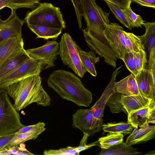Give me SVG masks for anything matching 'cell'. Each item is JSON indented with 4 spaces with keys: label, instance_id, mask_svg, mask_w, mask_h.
<instances>
[{
    "label": "cell",
    "instance_id": "21",
    "mask_svg": "<svg viewBox=\"0 0 155 155\" xmlns=\"http://www.w3.org/2000/svg\"><path fill=\"white\" fill-rule=\"evenodd\" d=\"M131 146L127 145L122 141L107 149H101L99 155H131L142 154Z\"/></svg>",
    "mask_w": 155,
    "mask_h": 155
},
{
    "label": "cell",
    "instance_id": "30",
    "mask_svg": "<svg viewBox=\"0 0 155 155\" xmlns=\"http://www.w3.org/2000/svg\"><path fill=\"white\" fill-rule=\"evenodd\" d=\"M40 0H5L6 7L11 10L22 8L33 10L38 5Z\"/></svg>",
    "mask_w": 155,
    "mask_h": 155
},
{
    "label": "cell",
    "instance_id": "8",
    "mask_svg": "<svg viewBox=\"0 0 155 155\" xmlns=\"http://www.w3.org/2000/svg\"><path fill=\"white\" fill-rule=\"evenodd\" d=\"M96 0H82V16L87 27H95L104 30L109 24V13L104 12L96 4Z\"/></svg>",
    "mask_w": 155,
    "mask_h": 155
},
{
    "label": "cell",
    "instance_id": "17",
    "mask_svg": "<svg viewBox=\"0 0 155 155\" xmlns=\"http://www.w3.org/2000/svg\"><path fill=\"white\" fill-rule=\"evenodd\" d=\"M152 100L140 93L131 95L122 94L121 97L122 103L127 111L128 115L133 111L149 107Z\"/></svg>",
    "mask_w": 155,
    "mask_h": 155
},
{
    "label": "cell",
    "instance_id": "36",
    "mask_svg": "<svg viewBox=\"0 0 155 155\" xmlns=\"http://www.w3.org/2000/svg\"><path fill=\"white\" fill-rule=\"evenodd\" d=\"M43 154L45 155H78L79 153L77 151L76 147L68 146L58 150H45Z\"/></svg>",
    "mask_w": 155,
    "mask_h": 155
},
{
    "label": "cell",
    "instance_id": "33",
    "mask_svg": "<svg viewBox=\"0 0 155 155\" xmlns=\"http://www.w3.org/2000/svg\"><path fill=\"white\" fill-rule=\"evenodd\" d=\"M111 11L117 19L125 26L130 30L132 27L129 25L126 17L122 10V8L119 6L108 1H105Z\"/></svg>",
    "mask_w": 155,
    "mask_h": 155
},
{
    "label": "cell",
    "instance_id": "26",
    "mask_svg": "<svg viewBox=\"0 0 155 155\" xmlns=\"http://www.w3.org/2000/svg\"><path fill=\"white\" fill-rule=\"evenodd\" d=\"M102 128L104 131L110 134H128L132 132L134 127L128 122H121L102 124Z\"/></svg>",
    "mask_w": 155,
    "mask_h": 155
},
{
    "label": "cell",
    "instance_id": "5",
    "mask_svg": "<svg viewBox=\"0 0 155 155\" xmlns=\"http://www.w3.org/2000/svg\"><path fill=\"white\" fill-rule=\"evenodd\" d=\"M6 91L0 89V136L15 134L25 126Z\"/></svg>",
    "mask_w": 155,
    "mask_h": 155
},
{
    "label": "cell",
    "instance_id": "29",
    "mask_svg": "<svg viewBox=\"0 0 155 155\" xmlns=\"http://www.w3.org/2000/svg\"><path fill=\"white\" fill-rule=\"evenodd\" d=\"M124 137L123 134L109 133L105 137L99 138L100 147L101 149H107L122 142Z\"/></svg>",
    "mask_w": 155,
    "mask_h": 155
},
{
    "label": "cell",
    "instance_id": "7",
    "mask_svg": "<svg viewBox=\"0 0 155 155\" xmlns=\"http://www.w3.org/2000/svg\"><path fill=\"white\" fill-rule=\"evenodd\" d=\"M44 69L43 63L30 58L13 71L0 80V89L26 78L34 75H39Z\"/></svg>",
    "mask_w": 155,
    "mask_h": 155
},
{
    "label": "cell",
    "instance_id": "32",
    "mask_svg": "<svg viewBox=\"0 0 155 155\" xmlns=\"http://www.w3.org/2000/svg\"><path fill=\"white\" fill-rule=\"evenodd\" d=\"M18 146H7L0 150V155L13 154L16 155H33L25 148V144Z\"/></svg>",
    "mask_w": 155,
    "mask_h": 155
},
{
    "label": "cell",
    "instance_id": "45",
    "mask_svg": "<svg viewBox=\"0 0 155 155\" xmlns=\"http://www.w3.org/2000/svg\"><path fill=\"white\" fill-rule=\"evenodd\" d=\"M5 7H6L5 0H0V10Z\"/></svg>",
    "mask_w": 155,
    "mask_h": 155
},
{
    "label": "cell",
    "instance_id": "15",
    "mask_svg": "<svg viewBox=\"0 0 155 155\" xmlns=\"http://www.w3.org/2000/svg\"><path fill=\"white\" fill-rule=\"evenodd\" d=\"M140 93L146 97L155 101V80L145 68L134 77Z\"/></svg>",
    "mask_w": 155,
    "mask_h": 155
},
{
    "label": "cell",
    "instance_id": "42",
    "mask_svg": "<svg viewBox=\"0 0 155 155\" xmlns=\"http://www.w3.org/2000/svg\"><path fill=\"white\" fill-rule=\"evenodd\" d=\"M117 5L122 8L130 7L132 0H104Z\"/></svg>",
    "mask_w": 155,
    "mask_h": 155
},
{
    "label": "cell",
    "instance_id": "39",
    "mask_svg": "<svg viewBox=\"0 0 155 155\" xmlns=\"http://www.w3.org/2000/svg\"><path fill=\"white\" fill-rule=\"evenodd\" d=\"M75 9V13L80 29L82 28V12L81 6L82 0H71Z\"/></svg>",
    "mask_w": 155,
    "mask_h": 155
},
{
    "label": "cell",
    "instance_id": "10",
    "mask_svg": "<svg viewBox=\"0 0 155 155\" xmlns=\"http://www.w3.org/2000/svg\"><path fill=\"white\" fill-rule=\"evenodd\" d=\"M59 43L54 41H48L43 45L36 48L25 50L31 59L42 61L44 69L54 66V62L58 55Z\"/></svg>",
    "mask_w": 155,
    "mask_h": 155
},
{
    "label": "cell",
    "instance_id": "18",
    "mask_svg": "<svg viewBox=\"0 0 155 155\" xmlns=\"http://www.w3.org/2000/svg\"><path fill=\"white\" fill-rule=\"evenodd\" d=\"M29 58L25 50L24 49L8 59L0 67V80Z\"/></svg>",
    "mask_w": 155,
    "mask_h": 155
},
{
    "label": "cell",
    "instance_id": "44",
    "mask_svg": "<svg viewBox=\"0 0 155 155\" xmlns=\"http://www.w3.org/2000/svg\"><path fill=\"white\" fill-rule=\"evenodd\" d=\"M140 5L155 8V0H132Z\"/></svg>",
    "mask_w": 155,
    "mask_h": 155
},
{
    "label": "cell",
    "instance_id": "19",
    "mask_svg": "<svg viewBox=\"0 0 155 155\" xmlns=\"http://www.w3.org/2000/svg\"><path fill=\"white\" fill-rule=\"evenodd\" d=\"M115 92L126 95H136L140 94L137 83L134 75H130L115 84Z\"/></svg>",
    "mask_w": 155,
    "mask_h": 155
},
{
    "label": "cell",
    "instance_id": "38",
    "mask_svg": "<svg viewBox=\"0 0 155 155\" xmlns=\"http://www.w3.org/2000/svg\"><path fill=\"white\" fill-rule=\"evenodd\" d=\"M149 58L148 62L147 70L155 80V47H153L149 51Z\"/></svg>",
    "mask_w": 155,
    "mask_h": 155
},
{
    "label": "cell",
    "instance_id": "40",
    "mask_svg": "<svg viewBox=\"0 0 155 155\" xmlns=\"http://www.w3.org/2000/svg\"><path fill=\"white\" fill-rule=\"evenodd\" d=\"M45 124L43 122H39L37 124L33 125L25 126L21 128L16 132L15 134H19L28 132L35 129L45 127Z\"/></svg>",
    "mask_w": 155,
    "mask_h": 155
},
{
    "label": "cell",
    "instance_id": "16",
    "mask_svg": "<svg viewBox=\"0 0 155 155\" xmlns=\"http://www.w3.org/2000/svg\"><path fill=\"white\" fill-rule=\"evenodd\" d=\"M138 128L134 127L133 130L126 140L125 143L131 146L145 143L155 138V126H150L148 122Z\"/></svg>",
    "mask_w": 155,
    "mask_h": 155
},
{
    "label": "cell",
    "instance_id": "43",
    "mask_svg": "<svg viewBox=\"0 0 155 155\" xmlns=\"http://www.w3.org/2000/svg\"><path fill=\"white\" fill-rule=\"evenodd\" d=\"M15 135V134L9 135L0 136V150L7 147V145Z\"/></svg>",
    "mask_w": 155,
    "mask_h": 155
},
{
    "label": "cell",
    "instance_id": "35",
    "mask_svg": "<svg viewBox=\"0 0 155 155\" xmlns=\"http://www.w3.org/2000/svg\"><path fill=\"white\" fill-rule=\"evenodd\" d=\"M121 60L124 62L127 69L135 77L136 72L134 52L129 51L125 53Z\"/></svg>",
    "mask_w": 155,
    "mask_h": 155
},
{
    "label": "cell",
    "instance_id": "25",
    "mask_svg": "<svg viewBox=\"0 0 155 155\" xmlns=\"http://www.w3.org/2000/svg\"><path fill=\"white\" fill-rule=\"evenodd\" d=\"M149 107L143 108L130 113L127 115V122L134 127H140L146 123L147 120L150 110Z\"/></svg>",
    "mask_w": 155,
    "mask_h": 155
},
{
    "label": "cell",
    "instance_id": "27",
    "mask_svg": "<svg viewBox=\"0 0 155 155\" xmlns=\"http://www.w3.org/2000/svg\"><path fill=\"white\" fill-rule=\"evenodd\" d=\"M125 43L128 49L134 52H137L141 50H145L139 36L123 31Z\"/></svg>",
    "mask_w": 155,
    "mask_h": 155
},
{
    "label": "cell",
    "instance_id": "11",
    "mask_svg": "<svg viewBox=\"0 0 155 155\" xmlns=\"http://www.w3.org/2000/svg\"><path fill=\"white\" fill-rule=\"evenodd\" d=\"M123 28L116 23L107 25L104 31L106 37L119 53L121 59L129 50L126 46Z\"/></svg>",
    "mask_w": 155,
    "mask_h": 155
},
{
    "label": "cell",
    "instance_id": "2",
    "mask_svg": "<svg viewBox=\"0 0 155 155\" xmlns=\"http://www.w3.org/2000/svg\"><path fill=\"white\" fill-rule=\"evenodd\" d=\"M42 80L39 75L32 76L10 84L4 89L12 98L13 105L18 112L34 103L44 107L50 104L51 98L41 85Z\"/></svg>",
    "mask_w": 155,
    "mask_h": 155
},
{
    "label": "cell",
    "instance_id": "24",
    "mask_svg": "<svg viewBox=\"0 0 155 155\" xmlns=\"http://www.w3.org/2000/svg\"><path fill=\"white\" fill-rule=\"evenodd\" d=\"M143 25L145 29V33L139 36L145 49L149 51L153 47H155V22L144 23Z\"/></svg>",
    "mask_w": 155,
    "mask_h": 155
},
{
    "label": "cell",
    "instance_id": "20",
    "mask_svg": "<svg viewBox=\"0 0 155 155\" xmlns=\"http://www.w3.org/2000/svg\"><path fill=\"white\" fill-rule=\"evenodd\" d=\"M78 50L84 70L86 73L89 72L93 76H97L95 64L99 61V57H96L93 51L86 52L82 50L78 46Z\"/></svg>",
    "mask_w": 155,
    "mask_h": 155
},
{
    "label": "cell",
    "instance_id": "9",
    "mask_svg": "<svg viewBox=\"0 0 155 155\" xmlns=\"http://www.w3.org/2000/svg\"><path fill=\"white\" fill-rule=\"evenodd\" d=\"M73 127L81 130L83 133L93 136L102 129L103 120L95 118L90 109H79L73 115Z\"/></svg>",
    "mask_w": 155,
    "mask_h": 155
},
{
    "label": "cell",
    "instance_id": "31",
    "mask_svg": "<svg viewBox=\"0 0 155 155\" xmlns=\"http://www.w3.org/2000/svg\"><path fill=\"white\" fill-rule=\"evenodd\" d=\"M122 10L132 28H141L142 25H144L145 21L141 17L133 12L130 6L122 8Z\"/></svg>",
    "mask_w": 155,
    "mask_h": 155
},
{
    "label": "cell",
    "instance_id": "23",
    "mask_svg": "<svg viewBox=\"0 0 155 155\" xmlns=\"http://www.w3.org/2000/svg\"><path fill=\"white\" fill-rule=\"evenodd\" d=\"M45 130V127L35 129L32 130L19 134H15L8 143L7 146H19L26 141L36 139L38 136Z\"/></svg>",
    "mask_w": 155,
    "mask_h": 155
},
{
    "label": "cell",
    "instance_id": "4",
    "mask_svg": "<svg viewBox=\"0 0 155 155\" xmlns=\"http://www.w3.org/2000/svg\"><path fill=\"white\" fill-rule=\"evenodd\" d=\"M27 25L65 29V23L60 8L50 3H40L35 9L26 14Z\"/></svg>",
    "mask_w": 155,
    "mask_h": 155
},
{
    "label": "cell",
    "instance_id": "37",
    "mask_svg": "<svg viewBox=\"0 0 155 155\" xmlns=\"http://www.w3.org/2000/svg\"><path fill=\"white\" fill-rule=\"evenodd\" d=\"M83 136L80 141V144L78 147H76V150L78 152L80 153L82 151L94 146H100V143L98 140L93 143L87 144V139L90 136L87 133H83Z\"/></svg>",
    "mask_w": 155,
    "mask_h": 155
},
{
    "label": "cell",
    "instance_id": "3",
    "mask_svg": "<svg viewBox=\"0 0 155 155\" xmlns=\"http://www.w3.org/2000/svg\"><path fill=\"white\" fill-rule=\"evenodd\" d=\"M104 30L95 27L83 30L85 40L92 51L103 57L107 64L115 68L120 57L105 35Z\"/></svg>",
    "mask_w": 155,
    "mask_h": 155
},
{
    "label": "cell",
    "instance_id": "22",
    "mask_svg": "<svg viewBox=\"0 0 155 155\" xmlns=\"http://www.w3.org/2000/svg\"><path fill=\"white\" fill-rule=\"evenodd\" d=\"M27 25L31 31L36 35L37 38L46 40L49 38L56 39L61 33L62 29L43 26Z\"/></svg>",
    "mask_w": 155,
    "mask_h": 155
},
{
    "label": "cell",
    "instance_id": "12",
    "mask_svg": "<svg viewBox=\"0 0 155 155\" xmlns=\"http://www.w3.org/2000/svg\"><path fill=\"white\" fill-rule=\"evenodd\" d=\"M24 23L15 10H12L10 16L5 20H2L0 17V42L14 36H22L21 28Z\"/></svg>",
    "mask_w": 155,
    "mask_h": 155
},
{
    "label": "cell",
    "instance_id": "34",
    "mask_svg": "<svg viewBox=\"0 0 155 155\" xmlns=\"http://www.w3.org/2000/svg\"><path fill=\"white\" fill-rule=\"evenodd\" d=\"M134 55L137 76L145 68L147 62V54L144 50L142 49L137 52H134Z\"/></svg>",
    "mask_w": 155,
    "mask_h": 155
},
{
    "label": "cell",
    "instance_id": "1",
    "mask_svg": "<svg viewBox=\"0 0 155 155\" xmlns=\"http://www.w3.org/2000/svg\"><path fill=\"white\" fill-rule=\"evenodd\" d=\"M49 87L62 98L78 106L88 107L92 101L91 92L74 74L63 70L53 71L47 80Z\"/></svg>",
    "mask_w": 155,
    "mask_h": 155
},
{
    "label": "cell",
    "instance_id": "14",
    "mask_svg": "<svg viewBox=\"0 0 155 155\" xmlns=\"http://www.w3.org/2000/svg\"><path fill=\"white\" fill-rule=\"evenodd\" d=\"M22 36H15L0 42V67L8 59L23 49Z\"/></svg>",
    "mask_w": 155,
    "mask_h": 155
},
{
    "label": "cell",
    "instance_id": "13",
    "mask_svg": "<svg viewBox=\"0 0 155 155\" xmlns=\"http://www.w3.org/2000/svg\"><path fill=\"white\" fill-rule=\"evenodd\" d=\"M120 66L114 71L111 79L102 95L94 104L90 109L92 112L94 117L98 120H102L105 106L110 97L115 92L114 87L116 77L119 73Z\"/></svg>",
    "mask_w": 155,
    "mask_h": 155
},
{
    "label": "cell",
    "instance_id": "28",
    "mask_svg": "<svg viewBox=\"0 0 155 155\" xmlns=\"http://www.w3.org/2000/svg\"><path fill=\"white\" fill-rule=\"evenodd\" d=\"M122 94L114 92L109 97L106 105L110 107L112 113L124 112L128 115V113L122 103Z\"/></svg>",
    "mask_w": 155,
    "mask_h": 155
},
{
    "label": "cell",
    "instance_id": "41",
    "mask_svg": "<svg viewBox=\"0 0 155 155\" xmlns=\"http://www.w3.org/2000/svg\"><path fill=\"white\" fill-rule=\"evenodd\" d=\"M147 122L148 124H155V101H152L149 106Z\"/></svg>",
    "mask_w": 155,
    "mask_h": 155
},
{
    "label": "cell",
    "instance_id": "6",
    "mask_svg": "<svg viewBox=\"0 0 155 155\" xmlns=\"http://www.w3.org/2000/svg\"><path fill=\"white\" fill-rule=\"evenodd\" d=\"M59 45L58 55L64 64L68 66L78 76L82 78L85 73L80 59L79 46L67 33L63 34Z\"/></svg>",
    "mask_w": 155,
    "mask_h": 155
}]
</instances>
